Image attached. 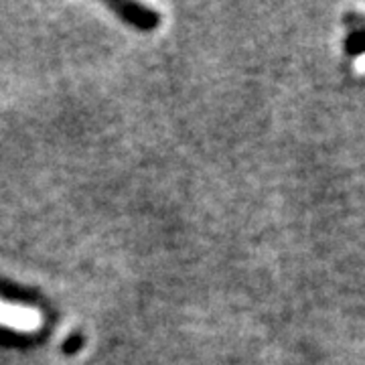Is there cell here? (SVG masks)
<instances>
[{
    "label": "cell",
    "instance_id": "obj_1",
    "mask_svg": "<svg viewBox=\"0 0 365 365\" xmlns=\"http://www.w3.org/2000/svg\"><path fill=\"white\" fill-rule=\"evenodd\" d=\"M39 325L41 314L35 309L0 299V327L25 333V331H35Z\"/></svg>",
    "mask_w": 365,
    "mask_h": 365
},
{
    "label": "cell",
    "instance_id": "obj_2",
    "mask_svg": "<svg viewBox=\"0 0 365 365\" xmlns=\"http://www.w3.org/2000/svg\"><path fill=\"white\" fill-rule=\"evenodd\" d=\"M345 39H343V49L345 55L357 59L365 55V14L351 13L345 14Z\"/></svg>",
    "mask_w": 365,
    "mask_h": 365
}]
</instances>
